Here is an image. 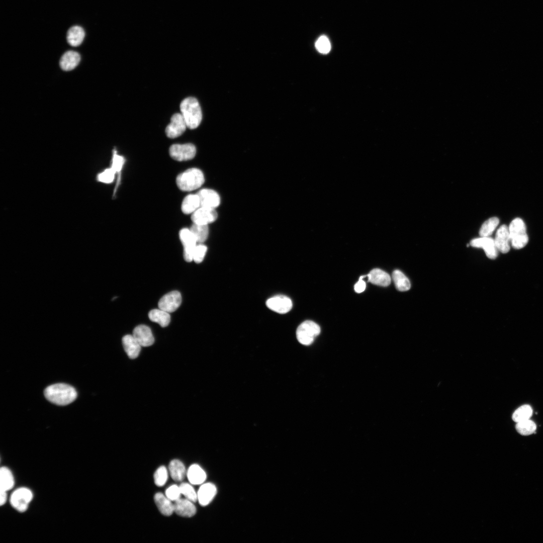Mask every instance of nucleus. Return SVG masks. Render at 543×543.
<instances>
[{"label": "nucleus", "instance_id": "nucleus-1", "mask_svg": "<svg viewBox=\"0 0 543 543\" xmlns=\"http://www.w3.org/2000/svg\"><path fill=\"white\" fill-rule=\"evenodd\" d=\"M46 399L58 405H66L74 401L77 397L75 389L63 383L55 384L47 387L44 390Z\"/></svg>", "mask_w": 543, "mask_h": 543}, {"label": "nucleus", "instance_id": "nucleus-2", "mask_svg": "<svg viewBox=\"0 0 543 543\" xmlns=\"http://www.w3.org/2000/svg\"><path fill=\"white\" fill-rule=\"evenodd\" d=\"M180 110L188 128L194 129L199 126L202 119V113L196 98L188 97L183 100L180 104Z\"/></svg>", "mask_w": 543, "mask_h": 543}, {"label": "nucleus", "instance_id": "nucleus-3", "mask_svg": "<svg viewBox=\"0 0 543 543\" xmlns=\"http://www.w3.org/2000/svg\"><path fill=\"white\" fill-rule=\"evenodd\" d=\"M205 182L203 172L197 168H191L177 175L176 183L183 191L190 192L200 188Z\"/></svg>", "mask_w": 543, "mask_h": 543}, {"label": "nucleus", "instance_id": "nucleus-4", "mask_svg": "<svg viewBox=\"0 0 543 543\" xmlns=\"http://www.w3.org/2000/svg\"><path fill=\"white\" fill-rule=\"evenodd\" d=\"M510 242L512 246L519 249L528 243V237L524 221L519 218L513 219L508 226Z\"/></svg>", "mask_w": 543, "mask_h": 543}, {"label": "nucleus", "instance_id": "nucleus-5", "mask_svg": "<svg viewBox=\"0 0 543 543\" xmlns=\"http://www.w3.org/2000/svg\"><path fill=\"white\" fill-rule=\"evenodd\" d=\"M320 332V328L317 324L312 321L307 320L298 326L296 336L300 343L308 345L313 342Z\"/></svg>", "mask_w": 543, "mask_h": 543}, {"label": "nucleus", "instance_id": "nucleus-6", "mask_svg": "<svg viewBox=\"0 0 543 543\" xmlns=\"http://www.w3.org/2000/svg\"><path fill=\"white\" fill-rule=\"evenodd\" d=\"M33 498L32 491L27 488L17 489L12 494L10 503L12 506L20 512L25 511Z\"/></svg>", "mask_w": 543, "mask_h": 543}, {"label": "nucleus", "instance_id": "nucleus-7", "mask_svg": "<svg viewBox=\"0 0 543 543\" xmlns=\"http://www.w3.org/2000/svg\"><path fill=\"white\" fill-rule=\"evenodd\" d=\"M169 155L174 160L182 161L191 160L196 154V148L192 143L175 144L169 149Z\"/></svg>", "mask_w": 543, "mask_h": 543}, {"label": "nucleus", "instance_id": "nucleus-8", "mask_svg": "<svg viewBox=\"0 0 543 543\" xmlns=\"http://www.w3.org/2000/svg\"><path fill=\"white\" fill-rule=\"evenodd\" d=\"M179 239L184 247V257L187 262L193 260L194 250L198 242L189 228H183L179 232Z\"/></svg>", "mask_w": 543, "mask_h": 543}, {"label": "nucleus", "instance_id": "nucleus-9", "mask_svg": "<svg viewBox=\"0 0 543 543\" xmlns=\"http://www.w3.org/2000/svg\"><path fill=\"white\" fill-rule=\"evenodd\" d=\"M187 125L180 113L173 114L170 119V123L165 129L166 136L170 138H175L180 136L186 131Z\"/></svg>", "mask_w": 543, "mask_h": 543}, {"label": "nucleus", "instance_id": "nucleus-10", "mask_svg": "<svg viewBox=\"0 0 543 543\" xmlns=\"http://www.w3.org/2000/svg\"><path fill=\"white\" fill-rule=\"evenodd\" d=\"M182 303V296L177 291L170 292L162 296L159 300L158 306L159 309L168 313L175 311Z\"/></svg>", "mask_w": 543, "mask_h": 543}, {"label": "nucleus", "instance_id": "nucleus-11", "mask_svg": "<svg viewBox=\"0 0 543 543\" xmlns=\"http://www.w3.org/2000/svg\"><path fill=\"white\" fill-rule=\"evenodd\" d=\"M470 245L476 248H483L489 258L494 259L498 255V250L494 239L490 236L480 237L473 239L470 242Z\"/></svg>", "mask_w": 543, "mask_h": 543}, {"label": "nucleus", "instance_id": "nucleus-12", "mask_svg": "<svg viewBox=\"0 0 543 543\" xmlns=\"http://www.w3.org/2000/svg\"><path fill=\"white\" fill-rule=\"evenodd\" d=\"M218 217L215 209L200 207L191 216L194 223L208 225L214 222Z\"/></svg>", "mask_w": 543, "mask_h": 543}, {"label": "nucleus", "instance_id": "nucleus-13", "mask_svg": "<svg viewBox=\"0 0 543 543\" xmlns=\"http://www.w3.org/2000/svg\"><path fill=\"white\" fill-rule=\"evenodd\" d=\"M266 305L270 310L280 314L290 311L293 305L291 300L284 295H277L269 298Z\"/></svg>", "mask_w": 543, "mask_h": 543}, {"label": "nucleus", "instance_id": "nucleus-14", "mask_svg": "<svg viewBox=\"0 0 543 543\" xmlns=\"http://www.w3.org/2000/svg\"><path fill=\"white\" fill-rule=\"evenodd\" d=\"M197 195L199 197L201 207L215 209L220 204L219 195L212 189H203L198 192Z\"/></svg>", "mask_w": 543, "mask_h": 543}, {"label": "nucleus", "instance_id": "nucleus-15", "mask_svg": "<svg viewBox=\"0 0 543 543\" xmlns=\"http://www.w3.org/2000/svg\"><path fill=\"white\" fill-rule=\"evenodd\" d=\"M494 239L498 251L503 253L509 251L511 242L508 227L506 225H501L497 229Z\"/></svg>", "mask_w": 543, "mask_h": 543}, {"label": "nucleus", "instance_id": "nucleus-16", "mask_svg": "<svg viewBox=\"0 0 543 543\" xmlns=\"http://www.w3.org/2000/svg\"><path fill=\"white\" fill-rule=\"evenodd\" d=\"M133 336L141 346H149L154 342V338L150 328L145 325L136 326L133 331Z\"/></svg>", "mask_w": 543, "mask_h": 543}, {"label": "nucleus", "instance_id": "nucleus-17", "mask_svg": "<svg viewBox=\"0 0 543 543\" xmlns=\"http://www.w3.org/2000/svg\"><path fill=\"white\" fill-rule=\"evenodd\" d=\"M193 502L187 498H179L174 501V511L183 517H192L196 513V508Z\"/></svg>", "mask_w": 543, "mask_h": 543}, {"label": "nucleus", "instance_id": "nucleus-18", "mask_svg": "<svg viewBox=\"0 0 543 543\" xmlns=\"http://www.w3.org/2000/svg\"><path fill=\"white\" fill-rule=\"evenodd\" d=\"M122 343L124 350L129 358L134 359L138 356L141 346L133 335L128 334L123 336Z\"/></svg>", "mask_w": 543, "mask_h": 543}, {"label": "nucleus", "instance_id": "nucleus-19", "mask_svg": "<svg viewBox=\"0 0 543 543\" xmlns=\"http://www.w3.org/2000/svg\"><path fill=\"white\" fill-rule=\"evenodd\" d=\"M217 493L216 486L210 483L202 485L198 493V500L202 506H206L213 500Z\"/></svg>", "mask_w": 543, "mask_h": 543}, {"label": "nucleus", "instance_id": "nucleus-20", "mask_svg": "<svg viewBox=\"0 0 543 543\" xmlns=\"http://www.w3.org/2000/svg\"><path fill=\"white\" fill-rule=\"evenodd\" d=\"M80 56L74 51H68L64 53L60 60V66L65 71L74 69L79 63Z\"/></svg>", "mask_w": 543, "mask_h": 543}, {"label": "nucleus", "instance_id": "nucleus-21", "mask_svg": "<svg viewBox=\"0 0 543 543\" xmlns=\"http://www.w3.org/2000/svg\"><path fill=\"white\" fill-rule=\"evenodd\" d=\"M367 277L369 282L373 284L382 287L389 286L391 281L390 275L379 268L372 269L367 275Z\"/></svg>", "mask_w": 543, "mask_h": 543}, {"label": "nucleus", "instance_id": "nucleus-22", "mask_svg": "<svg viewBox=\"0 0 543 543\" xmlns=\"http://www.w3.org/2000/svg\"><path fill=\"white\" fill-rule=\"evenodd\" d=\"M154 499L159 510L163 515L169 516L174 512V504L166 496L157 493L154 495Z\"/></svg>", "mask_w": 543, "mask_h": 543}, {"label": "nucleus", "instance_id": "nucleus-23", "mask_svg": "<svg viewBox=\"0 0 543 543\" xmlns=\"http://www.w3.org/2000/svg\"><path fill=\"white\" fill-rule=\"evenodd\" d=\"M85 36V32L82 27L74 26L68 30L67 33V41L72 46H78L82 42Z\"/></svg>", "mask_w": 543, "mask_h": 543}, {"label": "nucleus", "instance_id": "nucleus-24", "mask_svg": "<svg viewBox=\"0 0 543 543\" xmlns=\"http://www.w3.org/2000/svg\"><path fill=\"white\" fill-rule=\"evenodd\" d=\"M187 477L192 484L198 485L206 480V474L201 467L197 464H194L189 468Z\"/></svg>", "mask_w": 543, "mask_h": 543}, {"label": "nucleus", "instance_id": "nucleus-25", "mask_svg": "<svg viewBox=\"0 0 543 543\" xmlns=\"http://www.w3.org/2000/svg\"><path fill=\"white\" fill-rule=\"evenodd\" d=\"M200 206V199L197 194H190L183 201L182 211L185 214H192Z\"/></svg>", "mask_w": 543, "mask_h": 543}, {"label": "nucleus", "instance_id": "nucleus-26", "mask_svg": "<svg viewBox=\"0 0 543 543\" xmlns=\"http://www.w3.org/2000/svg\"><path fill=\"white\" fill-rule=\"evenodd\" d=\"M148 317L151 321L157 323L162 327L167 326L170 321L169 313L159 308L150 311Z\"/></svg>", "mask_w": 543, "mask_h": 543}, {"label": "nucleus", "instance_id": "nucleus-27", "mask_svg": "<svg viewBox=\"0 0 543 543\" xmlns=\"http://www.w3.org/2000/svg\"><path fill=\"white\" fill-rule=\"evenodd\" d=\"M15 483L14 478L11 470L2 467L0 470V491L7 492L11 490Z\"/></svg>", "mask_w": 543, "mask_h": 543}, {"label": "nucleus", "instance_id": "nucleus-28", "mask_svg": "<svg viewBox=\"0 0 543 543\" xmlns=\"http://www.w3.org/2000/svg\"><path fill=\"white\" fill-rule=\"evenodd\" d=\"M169 470L172 479L176 482L183 480L186 474L184 465L178 460L171 461L169 465Z\"/></svg>", "mask_w": 543, "mask_h": 543}, {"label": "nucleus", "instance_id": "nucleus-29", "mask_svg": "<svg viewBox=\"0 0 543 543\" xmlns=\"http://www.w3.org/2000/svg\"><path fill=\"white\" fill-rule=\"evenodd\" d=\"M392 279L397 290L405 292L411 288V284L408 278L400 270H395L392 273Z\"/></svg>", "mask_w": 543, "mask_h": 543}, {"label": "nucleus", "instance_id": "nucleus-30", "mask_svg": "<svg viewBox=\"0 0 543 543\" xmlns=\"http://www.w3.org/2000/svg\"><path fill=\"white\" fill-rule=\"evenodd\" d=\"M190 230L195 236L198 243H202L206 240L209 235L208 225H201L194 223Z\"/></svg>", "mask_w": 543, "mask_h": 543}, {"label": "nucleus", "instance_id": "nucleus-31", "mask_svg": "<svg viewBox=\"0 0 543 543\" xmlns=\"http://www.w3.org/2000/svg\"><path fill=\"white\" fill-rule=\"evenodd\" d=\"M533 410L531 407L527 404L523 405L513 412L512 418L515 422H519L530 419L532 416Z\"/></svg>", "mask_w": 543, "mask_h": 543}, {"label": "nucleus", "instance_id": "nucleus-32", "mask_svg": "<svg viewBox=\"0 0 543 543\" xmlns=\"http://www.w3.org/2000/svg\"><path fill=\"white\" fill-rule=\"evenodd\" d=\"M499 223V220L496 217H491L487 220L480 228L479 231L480 237H489L492 234Z\"/></svg>", "mask_w": 543, "mask_h": 543}, {"label": "nucleus", "instance_id": "nucleus-33", "mask_svg": "<svg viewBox=\"0 0 543 543\" xmlns=\"http://www.w3.org/2000/svg\"><path fill=\"white\" fill-rule=\"evenodd\" d=\"M517 431L522 435H529L533 433L536 429L535 422L530 419L517 422L515 425Z\"/></svg>", "mask_w": 543, "mask_h": 543}, {"label": "nucleus", "instance_id": "nucleus-34", "mask_svg": "<svg viewBox=\"0 0 543 543\" xmlns=\"http://www.w3.org/2000/svg\"><path fill=\"white\" fill-rule=\"evenodd\" d=\"M179 487L181 494H183L186 498L193 502H195L198 500L197 493L190 484L187 483H183Z\"/></svg>", "mask_w": 543, "mask_h": 543}, {"label": "nucleus", "instance_id": "nucleus-35", "mask_svg": "<svg viewBox=\"0 0 543 543\" xmlns=\"http://www.w3.org/2000/svg\"><path fill=\"white\" fill-rule=\"evenodd\" d=\"M115 174L116 171L112 167H111L105 169L104 171L99 173L97 175V178L99 182L105 184H110L113 182L115 178Z\"/></svg>", "mask_w": 543, "mask_h": 543}, {"label": "nucleus", "instance_id": "nucleus-36", "mask_svg": "<svg viewBox=\"0 0 543 543\" xmlns=\"http://www.w3.org/2000/svg\"><path fill=\"white\" fill-rule=\"evenodd\" d=\"M167 479V471L164 466L159 467L154 475V480L156 485L159 487L163 486Z\"/></svg>", "mask_w": 543, "mask_h": 543}, {"label": "nucleus", "instance_id": "nucleus-37", "mask_svg": "<svg viewBox=\"0 0 543 543\" xmlns=\"http://www.w3.org/2000/svg\"><path fill=\"white\" fill-rule=\"evenodd\" d=\"M315 47L321 53H328L331 49V44L328 38L325 36H320L315 43Z\"/></svg>", "mask_w": 543, "mask_h": 543}, {"label": "nucleus", "instance_id": "nucleus-38", "mask_svg": "<svg viewBox=\"0 0 543 543\" xmlns=\"http://www.w3.org/2000/svg\"><path fill=\"white\" fill-rule=\"evenodd\" d=\"M207 250V247L205 245L202 243L197 244L193 252V260L197 263L201 262L204 259Z\"/></svg>", "mask_w": 543, "mask_h": 543}, {"label": "nucleus", "instance_id": "nucleus-39", "mask_svg": "<svg viewBox=\"0 0 543 543\" xmlns=\"http://www.w3.org/2000/svg\"><path fill=\"white\" fill-rule=\"evenodd\" d=\"M113 155L111 167L114 169L116 172H120L125 163V159L123 156L118 155L115 149L113 150Z\"/></svg>", "mask_w": 543, "mask_h": 543}, {"label": "nucleus", "instance_id": "nucleus-40", "mask_svg": "<svg viewBox=\"0 0 543 543\" xmlns=\"http://www.w3.org/2000/svg\"><path fill=\"white\" fill-rule=\"evenodd\" d=\"M181 494L179 487L176 485L170 486L165 491V495L171 501H175L179 499Z\"/></svg>", "mask_w": 543, "mask_h": 543}, {"label": "nucleus", "instance_id": "nucleus-41", "mask_svg": "<svg viewBox=\"0 0 543 543\" xmlns=\"http://www.w3.org/2000/svg\"><path fill=\"white\" fill-rule=\"evenodd\" d=\"M366 276H363L360 277L359 280L355 284L354 289L356 293H360L365 291L366 287V283L363 279Z\"/></svg>", "mask_w": 543, "mask_h": 543}, {"label": "nucleus", "instance_id": "nucleus-42", "mask_svg": "<svg viewBox=\"0 0 543 543\" xmlns=\"http://www.w3.org/2000/svg\"><path fill=\"white\" fill-rule=\"evenodd\" d=\"M7 499V492L0 491V504L1 505H4Z\"/></svg>", "mask_w": 543, "mask_h": 543}]
</instances>
